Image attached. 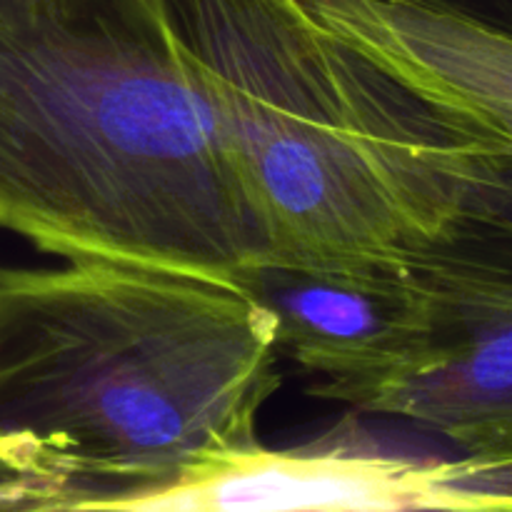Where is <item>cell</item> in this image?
Returning a JSON list of instances; mask_svg holds the SVG:
<instances>
[{"label":"cell","mask_w":512,"mask_h":512,"mask_svg":"<svg viewBox=\"0 0 512 512\" xmlns=\"http://www.w3.org/2000/svg\"><path fill=\"white\" fill-rule=\"evenodd\" d=\"M425 105L512 145V35L450 0H298Z\"/></svg>","instance_id":"6"},{"label":"cell","mask_w":512,"mask_h":512,"mask_svg":"<svg viewBox=\"0 0 512 512\" xmlns=\"http://www.w3.org/2000/svg\"><path fill=\"white\" fill-rule=\"evenodd\" d=\"M0 228L225 285L273 253L160 0H0Z\"/></svg>","instance_id":"2"},{"label":"cell","mask_w":512,"mask_h":512,"mask_svg":"<svg viewBox=\"0 0 512 512\" xmlns=\"http://www.w3.org/2000/svg\"><path fill=\"white\" fill-rule=\"evenodd\" d=\"M430 510H512V453L428 463Z\"/></svg>","instance_id":"8"},{"label":"cell","mask_w":512,"mask_h":512,"mask_svg":"<svg viewBox=\"0 0 512 512\" xmlns=\"http://www.w3.org/2000/svg\"><path fill=\"white\" fill-rule=\"evenodd\" d=\"M408 263L428 298V343L358 410L410 420L458 458L512 453V148L490 155L448 233Z\"/></svg>","instance_id":"4"},{"label":"cell","mask_w":512,"mask_h":512,"mask_svg":"<svg viewBox=\"0 0 512 512\" xmlns=\"http://www.w3.org/2000/svg\"><path fill=\"white\" fill-rule=\"evenodd\" d=\"M238 288L123 260L0 268V510H120L255 448L280 390Z\"/></svg>","instance_id":"1"},{"label":"cell","mask_w":512,"mask_h":512,"mask_svg":"<svg viewBox=\"0 0 512 512\" xmlns=\"http://www.w3.org/2000/svg\"><path fill=\"white\" fill-rule=\"evenodd\" d=\"M273 238L313 263L408 260L508 143L435 110L298 0H160Z\"/></svg>","instance_id":"3"},{"label":"cell","mask_w":512,"mask_h":512,"mask_svg":"<svg viewBox=\"0 0 512 512\" xmlns=\"http://www.w3.org/2000/svg\"><path fill=\"white\" fill-rule=\"evenodd\" d=\"M430 510L428 463L350 448L228 455L153 495L138 512Z\"/></svg>","instance_id":"7"},{"label":"cell","mask_w":512,"mask_h":512,"mask_svg":"<svg viewBox=\"0 0 512 512\" xmlns=\"http://www.w3.org/2000/svg\"><path fill=\"white\" fill-rule=\"evenodd\" d=\"M233 288L270 315L278 348L323 378L313 393L353 408L415 368L428 343V298L408 260L265 255L233 275Z\"/></svg>","instance_id":"5"}]
</instances>
